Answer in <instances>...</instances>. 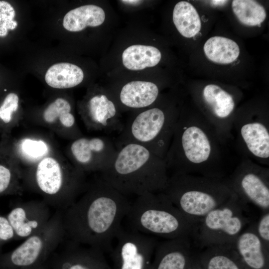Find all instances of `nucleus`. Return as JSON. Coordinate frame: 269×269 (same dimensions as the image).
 <instances>
[{
  "label": "nucleus",
  "mask_w": 269,
  "mask_h": 269,
  "mask_svg": "<svg viewBox=\"0 0 269 269\" xmlns=\"http://www.w3.org/2000/svg\"><path fill=\"white\" fill-rule=\"evenodd\" d=\"M131 204L126 196L100 177L63 211L65 237L110 253Z\"/></svg>",
  "instance_id": "1"
},
{
  "label": "nucleus",
  "mask_w": 269,
  "mask_h": 269,
  "mask_svg": "<svg viewBox=\"0 0 269 269\" xmlns=\"http://www.w3.org/2000/svg\"><path fill=\"white\" fill-rule=\"evenodd\" d=\"M228 146L196 106H184L164 158L168 172L223 179Z\"/></svg>",
  "instance_id": "2"
},
{
  "label": "nucleus",
  "mask_w": 269,
  "mask_h": 269,
  "mask_svg": "<svg viewBox=\"0 0 269 269\" xmlns=\"http://www.w3.org/2000/svg\"><path fill=\"white\" fill-rule=\"evenodd\" d=\"M116 155L101 178L127 196L162 192L169 175L164 159L134 142L117 144Z\"/></svg>",
  "instance_id": "3"
},
{
  "label": "nucleus",
  "mask_w": 269,
  "mask_h": 269,
  "mask_svg": "<svg viewBox=\"0 0 269 269\" xmlns=\"http://www.w3.org/2000/svg\"><path fill=\"white\" fill-rule=\"evenodd\" d=\"M161 192L195 227L233 193L223 179L187 174L169 176L166 186Z\"/></svg>",
  "instance_id": "4"
},
{
  "label": "nucleus",
  "mask_w": 269,
  "mask_h": 269,
  "mask_svg": "<svg viewBox=\"0 0 269 269\" xmlns=\"http://www.w3.org/2000/svg\"><path fill=\"white\" fill-rule=\"evenodd\" d=\"M124 220L130 229L167 240L191 237L195 228L163 192L137 196Z\"/></svg>",
  "instance_id": "5"
},
{
  "label": "nucleus",
  "mask_w": 269,
  "mask_h": 269,
  "mask_svg": "<svg viewBox=\"0 0 269 269\" xmlns=\"http://www.w3.org/2000/svg\"><path fill=\"white\" fill-rule=\"evenodd\" d=\"M167 100L138 110L124 125L117 144H140L164 159L181 108Z\"/></svg>",
  "instance_id": "6"
},
{
  "label": "nucleus",
  "mask_w": 269,
  "mask_h": 269,
  "mask_svg": "<svg viewBox=\"0 0 269 269\" xmlns=\"http://www.w3.org/2000/svg\"><path fill=\"white\" fill-rule=\"evenodd\" d=\"M30 180L47 205L62 211L77 200L85 187L83 171L75 167H65L49 155L35 165Z\"/></svg>",
  "instance_id": "7"
},
{
  "label": "nucleus",
  "mask_w": 269,
  "mask_h": 269,
  "mask_svg": "<svg viewBox=\"0 0 269 269\" xmlns=\"http://www.w3.org/2000/svg\"><path fill=\"white\" fill-rule=\"evenodd\" d=\"M252 219L248 204L234 193L196 225L192 237L201 248L233 245Z\"/></svg>",
  "instance_id": "8"
},
{
  "label": "nucleus",
  "mask_w": 269,
  "mask_h": 269,
  "mask_svg": "<svg viewBox=\"0 0 269 269\" xmlns=\"http://www.w3.org/2000/svg\"><path fill=\"white\" fill-rule=\"evenodd\" d=\"M233 133L235 147L242 158L269 166V115L266 103L254 102L237 109Z\"/></svg>",
  "instance_id": "9"
},
{
  "label": "nucleus",
  "mask_w": 269,
  "mask_h": 269,
  "mask_svg": "<svg viewBox=\"0 0 269 269\" xmlns=\"http://www.w3.org/2000/svg\"><path fill=\"white\" fill-rule=\"evenodd\" d=\"M196 107L228 145L234 141L233 122L241 95L234 89L209 83L191 90Z\"/></svg>",
  "instance_id": "10"
},
{
  "label": "nucleus",
  "mask_w": 269,
  "mask_h": 269,
  "mask_svg": "<svg viewBox=\"0 0 269 269\" xmlns=\"http://www.w3.org/2000/svg\"><path fill=\"white\" fill-rule=\"evenodd\" d=\"M62 213L63 211L56 210L42 228L11 251L7 255L9 264L21 269L36 267L58 249L66 238Z\"/></svg>",
  "instance_id": "11"
},
{
  "label": "nucleus",
  "mask_w": 269,
  "mask_h": 269,
  "mask_svg": "<svg viewBox=\"0 0 269 269\" xmlns=\"http://www.w3.org/2000/svg\"><path fill=\"white\" fill-rule=\"evenodd\" d=\"M223 180L241 200L262 211H269V168L248 158H242Z\"/></svg>",
  "instance_id": "12"
},
{
  "label": "nucleus",
  "mask_w": 269,
  "mask_h": 269,
  "mask_svg": "<svg viewBox=\"0 0 269 269\" xmlns=\"http://www.w3.org/2000/svg\"><path fill=\"white\" fill-rule=\"evenodd\" d=\"M111 253L116 269H150L158 243L156 237L122 226L114 241Z\"/></svg>",
  "instance_id": "13"
},
{
  "label": "nucleus",
  "mask_w": 269,
  "mask_h": 269,
  "mask_svg": "<svg viewBox=\"0 0 269 269\" xmlns=\"http://www.w3.org/2000/svg\"><path fill=\"white\" fill-rule=\"evenodd\" d=\"M117 150L115 144L108 137L80 136L71 143L69 153L75 167L83 172H101L112 163Z\"/></svg>",
  "instance_id": "14"
},
{
  "label": "nucleus",
  "mask_w": 269,
  "mask_h": 269,
  "mask_svg": "<svg viewBox=\"0 0 269 269\" xmlns=\"http://www.w3.org/2000/svg\"><path fill=\"white\" fill-rule=\"evenodd\" d=\"M107 93L101 92L94 93L85 101L80 114L88 130L121 133L124 124L121 121L115 101Z\"/></svg>",
  "instance_id": "15"
},
{
  "label": "nucleus",
  "mask_w": 269,
  "mask_h": 269,
  "mask_svg": "<svg viewBox=\"0 0 269 269\" xmlns=\"http://www.w3.org/2000/svg\"><path fill=\"white\" fill-rule=\"evenodd\" d=\"M49 207L43 200L21 202L14 206L6 218L15 239H25L42 228L52 216Z\"/></svg>",
  "instance_id": "16"
},
{
  "label": "nucleus",
  "mask_w": 269,
  "mask_h": 269,
  "mask_svg": "<svg viewBox=\"0 0 269 269\" xmlns=\"http://www.w3.org/2000/svg\"><path fill=\"white\" fill-rule=\"evenodd\" d=\"M190 239L186 236L158 242L150 269H189L196 257Z\"/></svg>",
  "instance_id": "17"
},
{
  "label": "nucleus",
  "mask_w": 269,
  "mask_h": 269,
  "mask_svg": "<svg viewBox=\"0 0 269 269\" xmlns=\"http://www.w3.org/2000/svg\"><path fill=\"white\" fill-rule=\"evenodd\" d=\"M233 247L246 269H269V250L258 236L255 223L241 233Z\"/></svg>",
  "instance_id": "18"
},
{
  "label": "nucleus",
  "mask_w": 269,
  "mask_h": 269,
  "mask_svg": "<svg viewBox=\"0 0 269 269\" xmlns=\"http://www.w3.org/2000/svg\"><path fill=\"white\" fill-rule=\"evenodd\" d=\"M67 243L56 269H110L101 250L69 240Z\"/></svg>",
  "instance_id": "19"
},
{
  "label": "nucleus",
  "mask_w": 269,
  "mask_h": 269,
  "mask_svg": "<svg viewBox=\"0 0 269 269\" xmlns=\"http://www.w3.org/2000/svg\"><path fill=\"white\" fill-rule=\"evenodd\" d=\"M160 89L150 81H132L124 84L117 93V100L126 109L139 110L153 105L158 99Z\"/></svg>",
  "instance_id": "20"
},
{
  "label": "nucleus",
  "mask_w": 269,
  "mask_h": 269,
  "mask_svg": "<svg viewBox=\"0 0 269 269\" xmlns=\"http://www.w3.org/2000/svg\"><path fill=\"white\" fill-rule=\"evenodd\" d=\"M22 180L9 136L2 135L0 144V195L21 194Z\"/></svg>",
  "instance_id": "21"
},
{
  "label": "nucleus",
  "mask_w": 269,
  "mask_h": 269,
  "mask_svg": "<svg viewBox=\"0 0 269 269\" xmlns=\"http://www.w3.org/2000/svg\"><path fill=\"white\" fill-rule=\"evenodd\" d=\"M44 122L51 126H59L74 139L82 136L69 101L58 98L50 103L42 114Z\"/></svg>",
  "instance_id": "22"
},
{
  "label": "nucleus",
  "mask_w": 269,
  "mask_h": 269,
  "mask_svg": "<svg viewBox=\"0 0 269 269\" xmlns=\"http://www.w3.org/2000/svg\"><path fill=\"white\" fill-rule=\"evenodd\" d=\"M104 9L94 4L80 6L69 11L64 15L63 26L67 31L79 32L87 27H97L105 21Z\"/></svg>",
  "instance_id": "23"
},
{
  "label": "nucleus",
  "mask_w": 269,
  "mask_h": 269,
  "mask_svg": "<svg viewBox=\"0 0 269 269\" xmlns=\"http://www.w3.org/2000/svg\"><path fill=\"white\" fill-rule=\"evenodd\" d=\"M198 259L203 269H246L233 245L206 248Z\"/></svg>",
  "instance_id": "24"
},
{
  "label": "nucleus",
  "mask_w": 269,
  "mask_h": 269,
  "mask_svg": "<svg viewBox=\"0 0 269 269\" xmlns=\"http://www.w3.org/2000/svg\"><path fill=\"white\" fill-rule=\"evenodd\" d=\"M206 58L217 64H231L237 60L240 53L236 41L228 37L214 36L208 39L203 46Z\"/></svg>",
  "instance_id": "25"
},
{
  "label": "nucleus",
  "mask_w": 269,
  "mask_h": 269,
  "mask_svg": "<svg viewBox=\"0 0 269 269\" xmlns=\"http://www.w3.org/2000/svg\"><path fill=\"white\" fill-rule=\"evenodd\" d=\"M84 77L82 69L68 62H60L51 66L45 73L46 84L55 89H68L81 84Z\"/></svg>",
  "instance_id": "26"
},
{
  "label": "nucleus",
  "mask_w": 269,
  "mask_h": 269,
  "mask_svg": "<svg viewBox=\"0 0 269 269\" xmlns=\"http://www.w3.org/2000/svg\"><path fill=\"white\" fill-rule=\"evenodd\" d=\"M161 59V53L151 45L134 44L126 48L122 55L123 65L132 71L143 70L157 65Z\"/></svg>",
  "instance_id": "27"
},
{
  "label": "nucleus",
  "mask_w": 269,
  "mask_h": 269,
  "mask_svg": "<svg viewBox=\"0 0 269 269\" xmlns=\"http://www.w3.org/2000/svg\"><path fill=\"white\" fill-rule=\"evenodd\" d=\"M172 20L178 32L185 38L194 37L201 29V20L197 10L187 1H180L175 5Z\"/></svg>",
  "instance_id": "28"
},
{
  "label": "nucleus",
  "mask_w": 269,
  "mask_h": 269,
  "mask_svg": "<svg viewBox=\"0 0 269 269\" xmlns=\"http://www.w3.org/2000/svg\"><path fill=\"white\" fill-rule=\"evenodd\" d=\"M10 143L15 159H22L29 164L35 165L50 151L49 145L41 139L27 137Z\"/></svg>",
  "instance_id": "29"
},
{
  "label": "nucleus",
  "mask_w": 269,
  "mask_h": 269,
  "mask_svg": "<svg viewBox=\"0 0 269 269\" xmlns=\"http://www.w3.org/2000/svg\"><path fill=\"white\" fill-rule=\"evenodd\" d=\"M232 8L238 20L246 26H260L267 17L265 7L255 0H233Z\"/></svg>",
  "instance_id": "30"
},
{
  "label": "nucleus",
  "mask_w": 269,
  "mask_h": 269,
  "mask_svg": "<svg viewBox=\"0 0 269 269\" xmlns=\"http://www.w3.org/2000/svg\"><path fill=\"white\" fill-rule=\"evenodd\" d=\"M19 108V97L13 92L7 94L0 104V132L2 135L8 136L16 122Z\"/></svg>",
  "instance_id": "31"
},
{
  "label": "nucleus",
  "mask_w": 269,
  "mask_h": 269,
  "mask_svg": "<svg viewBox=\"0 0 269 269\" xmlns=\"http://www.w3.org/2000/svg\"><path fill=\"white\" fill-rule=\"evenodd\" d=\"M15 11L7 1L0 0V37L6 36L9 30H14L17 22L14 20Z\"/></svg>",
  "instance_id": "32"
},
{
  "label": "nucleus",
  "mask_w": 269,
  "mask_h": 269,
  "mask_svg": "<svg viewBox=\"0 0 269 269\" xmlns=\"http://www.w3.org/2000/svg\"><path fill=\"white\" fill-rule=\"evenodd\" d=\"M255 229L265 247L269 250V211L263 212L258 221L255 223Z\"/></svg>",
  "instance_id": "33"
},
{
  "label": "nucleus",
  "mask_w": 269,
  "mask_h": 269,
  "mask_svg": "<svg viewBox=\"0 0 269 269\" xmlns=\"http://www.w3.org/2000/svg\"><path fill=\"white\" fill-rule=\"evenodd\" d=\"M13 239L15 234L7 218L0 215V247Z\"/></svg>",
  "instance_id": "34"
},
{
  "label": "nucleus",
  "mask_w": 269,
  "mask_h": 269,
  "mask_svg": "<svg viewBox=\"0 0 269 269\" xmlns=\"http://www.w3.org/2000/svg\"><path fill=\"white\" fill-rule=\"evenodd\" d=\"M189 269H203L198 260V256H196Z\"/></svg>",
  "instance_id": "35"
},
{
  "label": "nucleus",
  "mask_w": 269,
  "mask_h": 269,
  "mask_svg": "<svg viewBox=\"0 0 269 269\" xmlns=\"http://www.w3.org/2000/svg\"><path fill=\"white\" fill-rule=\"evenodd\" d=\"M121 1L124 3L131 4V5L138 4L142 2L141 0H122Z\"/></svg>",
  "instance_id": "36"
},
{
  "label": "nucleus",
  "mask_w": 269,
  "mask_h": 269,
  "mask_svg": "<svg viewBox=\"0 0 269 269\" xmlns=\"http://www.w3.org/2000/svg\"><path fill=\"white\" fill-rule=\"evenodd\" d=\"M35 267L31 268H29V269H35Z\"/></svg>",
  "instance_id": "37"
}]
</instances>
